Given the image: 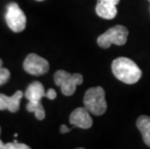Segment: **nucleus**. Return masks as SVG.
<instances>
[{
    "instance_id": "9d476101",
    "label": "nucleus",
    "mask_w": 150,
    "mask_h": 149,
    "mask_svg": "<svg viewBox=\"0 0 150 149\" xmlns=\"http://www.w3.org/2000/svg\"><path fill=\"white\" fill-rule=\"evenodd\" d=\"M96 14L105 20H112L117 15V8L116 5L110 4L103 1H98L96 5Z\"/></svg>"
},
{
    "instance_id": "39448f33",
    "label": "nucleus",
    "mask_w": 150,
    "mask_h": 149,
    "mask_svg": "<svg viewBox=\"0 0 150 149\" xmlns=\"http://www.w3.org/2000/svg\"><path fill=\"white\" fill-rule=\"evenodd\" d=\"M5 20L8 27L16 33L23 31L26 26V17L17 3H10L8 5Z\"/></svg>"
},
{
    "instance_id": "412c9836",
    "label": "nucleus",
    "mask_w": 150,
    "mask_h": 149,
    "mask_svg": "<svg viewBox=\"0 0 150 149\" xmlns=\"http://www.w3.org/2000/svg\"><path fill=\"white\" fill-rule=\"evenodd\" d=\"M0 133H1V129H0Z\"/></svg>"
},
{
    "instance_id": "a211bd4d",
    "label": "nucleus",
    "mask_w": 150,
    "mask_h": 149,
    "mask_svg": "<svg viewBox=\"0 0 150 149\" xmlns=\"http://www.w3.org/2000/svg\"><path fill=\"white\" fill-rule=\"evenodd\" d=\"M4 146H5V143L0 139V149H4Z\"/></svg>"
},
{
    "instance_id": "ddd939ff",
    "label": "nucleus",
    "mask_w": 150,
    "mask_h": 149,
    "mask_svg": "<svg viewBox=\"0 0 150 149\" xmlns=\"http://www.w3.org/2000/svg\"><path fill=\"white\" fill-rule=\"evenodd\" d=\"M30 147L24 143H20L17 141H14L13 142H8L5 143L4 149H29Z\"/></svg>"
},
{
    "instance_id": "f8f14e48",
    "label": "nucleus",
    "mask_w": 150,
    "mask_h": 149,
    "mask_svg": "<svg viewBox=\"0 0 150 149\" xmlns=\"http://www.w3.org/2000/svg\"><path fill=\"white\" fill-rule=\"evenodd\" d=\"M26 109L29 112H34L38 120H43L46 117V112L43 105L41 104V101H28Z\"/></svg>"
},
{
    "instance_id": "2eb2a0df",
    "label": "nucleus",
    "mask_w": 150,
    "mask_h": 149,
    "mask_svg": "<svg viewBox=\"0 0 150 149\" xmlns=\"http://www.w3.org/2000/svg\"><path fill=\"white\" fill-rule=\"evenodd\" d=\"M56 96H57L56 91L52 89V88H50V89H49L46 92V97L50 100H54L56 98Z\"/></svg>"
},
{
    "instance_id": "9b49d317",
    "label": "nucleus",
    "mask_w": 150,
    "mask_h": 149,
    "mask_svg": "<svg viewBox=\"0 0 150 149\" xmlns=\"http://www.w3.org/2000/svg\"><path fill=\"white\" fill-rule=\"evenodd\" d=\"M137 127L142 136L144 143L150 147V116H139L137 120Z\"/></svg>"
},
{
    "instance_id": "f3484780",
    "label": "nucleus",
    "mask_w": 150,
    "mask_h": 149,
    "mask_svg": "<svg viewBox=\"0 0 150 149\" xmlns=\"http://www.w3.org/2000/svg\"><path fill=\"white\" fill-rule=\"evenodd\" d=\"M98 1H103V2H106V3H110V4L117 5L118 3L120 2V0H98Z\"/></svg>"
},
{
    "instance_id": "f257e3e1",
    "label": "nucleus",
    "mask_w": 150,
    "mask_h": 149,
    "mask_svg": "<svg viewBox=\"0 0 150 149\" xmlns=\"http://www.w3.org/2000/svg\"><path fill=\"white\" fill-rule=\"evenodd\" d=\"M111 70L115 78L127 84H134L142 78V70L133 60L127 57H118L113 60Z\"/></svg>"
},
{
    "instance_id": "dca6fc26",
    "label": "nucleus",
    "mask_w": 150,
    "mask_h": 149,
    "mask_svg": "<svg viewBox=\"0 0 150 149\" xmlns=\"http://www.w3.org/2000/svg\"><path fill=\"white\" fill-rule=\"evenodd\" d=\"M70 131H71V129H69L66 125H61V127H60V132H61L62 134H65V133H69Z\"/></svg>"
},
{
    "instance_id": "4468645a",
    "label": "nucleus",
    "mask_w": 150,
    "mask_h": 149,
    "mask_svg": "<svg viewBox=\"0 0 150 149\" xmlns=\"http://www.w3.org/2000/svg\"><path fill=\"white\" fill-rule=\"evenodd\" d=\"M10 76H11L10 71H9L8 69L3 68V67L0 68V86L3 84H5L6 82L9 81Z\"/></svg>"
},
{
    "instance_id": "6ab92c4d",
    "label": "nucleus",
    "mask_w": 150,
    "mask_h": 149,
    "mask_svg": "<svg viewBox=\"0 0 150 149\" xmlns=\"http://www.w3.org/2000/svg\"><path fill=\"white\" fill-rule=\"evenodd\" d=\"M2 65H3V61H2V59H0V68L2 67Z\"/></svg>"
},
{
    "instance_id": "4be33fe9",
    "label": "nucleus",
    "mask_w": 150,
    "mask_h": 149,
    "mask_svg": "<svg viewBox=\"0 0 150 149\" xmlns=\"http://www.w3.org/2000/svg\"><path fill=\"white\" fill-rule=\"evenodd\" d=\"M149 1H150V0H149Z\"/></svg>"
},
{
    "instance_id": "7ed1b4c3",
    "label": "nucleus",
    "mask_w": 150,
    "mask_h": 149,
    "mask_svg": "<svg viewBox=\"0 0 150 149\" xmlns=\"http://www.w3.org/2000/svg\"><path fill=\"white\" fill-rule=\"evenodd\" d=\"M83 81V77L81 74H70L64 70H58L54 74V82L61 88L62 94L65 96H72L76 92V86Z\"/></svg>"
},
{
    "instance_id": "20e7f679",
    "label": "nucleus",
    "mask_w": 150,
    "mask_h": 149,
    "mask_svg": "<svg viewBox=\"0 0 150 149\" xmlns=\"http://www.w3.org/2000/svg\"><path fill=\"white\" fill-rule=\"evenodd\" d=\"M128 29L123 25H115L110 28L104 34L100 35L97 39L98 45L103 49H108L112 44L117 46H123L127 42Z\"/></svg>"
},
{
    "instance_id": "423d86ee",
    "label": "nucleus",
    "mask_w": 150,
    "mask_h": 149,
    "mask_svg": "<svg viewBox=\"0 0 150 149\" xmlns=\"http://www.w3.org/2000/svg\"><path fill=\"white\" fill-rule=\"evenodd\" d=\"M23 69L24 71L30 75L33 76H41L45 75L49 72L50 64L47 60L41 57V56L30 53L26 56L23 62Z\"/></svg>"
},
{
    "instance_id": "1a4fd4ad",
    "label": "nucleus",
    "mask_w": 150,
    "mask_h": 149,
    "mask_svg": "<svg viewBox=\"0 0 150 149\" xmlns=\"http://www.w3.org/2000/svg\"><path fill=\"white\" fill-rule=\"evenodd\" d=\"M24 96L28 101H41L44 97H46V91L41 82L33 81L28 85Z\"/></svg>"
},
{
    "instance_id": "0eeeda50",
    "label": "nucleus",
    "mask_w": 150,
    "mask_h": 149,
    "mask_svg": "<svg viewBox=\"0 0 150 149\" xmlns=\"http://www.w3.org/2000/svg\"><path fill=\"white\" fill-rule=\"evenodd\" d=\"M70 123L78 128L89 129L93 124V120L90 116V112L85 107L76 109L70 115Z\"/></svg>"
},
{
    "instance_id": "6e6552de",
    "label": "nucleus",
    "mask_w": 150,
    "mask_h": 149,
    "mask_svg": "<svg viewBox=\"0 0 150 149\" xmlns=\"http://www.w3.org/2000/svg\"><path fill=\"white\" fill-rule=\"evenodd\" d=\"M23 93L18 90L13 96L9 97L5 94H0V110L8 109L11 112H17L20 109V104Z\"/></svg>"
},
{
    "instance_id": "f03ea898",
    "label": "nucleus",
    "mask_w": 150,
    "mask_h": 149,
    "mask_svg": "<svg viewBox=\"0 0 150 149\" xmlns=\"http://www.w3.org/2000/svg\"><path fill=\"white\" fill-rule=\"evenodd\" d=\"M84 107L94 115H102L106 112L108 105L105 99V90L101 86L92 87L85 92Z\"/></svg>"
},
{
    "instance_id": "aec40b11",
    "label": "nucleus",
    "mask_w": 150,
    "mask_h": 149,
    "mask_svg": "<svg viewBox=\"0 0 150 149\" xmlns=\"http://www.w3.org/2000/svg\"><path fill=\"white\" fill-rule=\"evenodd\" d=\"M37 1H43V0H37Z\"/></svg>"
}]
</instances>
